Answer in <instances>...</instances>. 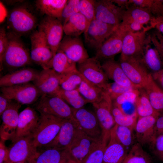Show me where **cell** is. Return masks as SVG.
Masks as SVG:
<instances>
[{"instance_id":"1","label":"cell","mask_w":163,"mask_h":163,"mask_svg":"<svg viewBox=\"0 0 163 163\" xmlns=\"http://www.w3.org/2000/svg\"><path fill=\"white\" fill-rule=\"evenodd\" d=\"M65 120L53 116L40 115L31 134L34 143L38 149L47 147L52 142Z\"/></svg>"},{"instance_id":"2","label":"cell","mask_w":163,"mask_h":163,"mask_svg":"<svg viewBox=\"0 0 163 163\" xmlns=\"http://www.w3.org/2000/svg\"><path fill=\"white\" fill-rule=\"evenodd\" d=\"M8 43L3 59L4 63L11 68H20L32 61L30 54L21 40V37L10 32L7 33Z\"/></svg>"},{"instance_id":"3","label":"cell","mask_w":163,"mask_h":163,"mask_svg":"<svg viewBox=\"0 0 163 163\" xmlns=\"http://www.w3.org/2000/svg\"><path fill=\"white\" fill-rule=\"evenodd\" d=\"M35 110L40 115L53 116L68 120L73 117V108L60 97L43 95L36 104Z\"/></svg>"},{"instance_id":"4","label":"cell","mask_w":163,"mask_h":163,"mask_svg":"<svg viewBox=\"0 0 163 163\" xmlns=\"http://www.w3.org/2000/svg\"><path fill=\"white\" fill-rule=\"evenodd\" d=\"M37 153L38 149L34 143L31 134L12 142V145L8 149L5 163H33Z\"/></svg>"},{"instance_id":"5","label":"cell","mask_w":163,"mask_h":163,"mask_svg":"<svg viewBox=\"0 0 163 163\" xmlns=\"http://www.w3.org/2000/svg\"><path fill=\"white\" fill-rule=\"evenodd\" d=\"M31 48L30 56L32 61L40 66L43 69L51 68L53 57L43 33L40 30L30 35Z\"/></svg>"},{"instance_id":"6","label":"cell","mask_w":163,"mask_h":163,"mask_svg":"<svg viewBox=\"0 0 163 163\" xmlns=\"http://www.w3.org/2000/svg\"><path fill=\"white\" fill-rule=\"evenodd\" d=\"M37 23L34 15L23 7L12 9L7 17V24L11 32L20 37L33 30Z\"/></svg>"},{"instance_id":"7","label":"cell","mask_w":163,"mask_h":163,"mask_svg":"<svg viewBox=\"0 0 163 163\" xmlns=\"http://www.w3.org/2000/svg\"><path fill=\"white\" fill-rule=\"evenodd\" d=\"M112 100L105 91L99 101L92 104L101 129L102 139L107 141H109L110 131L116 124L112 113Z\"/></svg>"},{"instance_id":"8","label":"cell","mask_w":163,"mask_h":163,"mask_svg":"<svg viewBox=\"0 0 163 163\" xmlns=\"http://www.w3.org/2000/svg\"><path fill=\"white\" fill-rule=\"evenodd\" d=\"M119 26L95 19L90 22L84 33L85 43L88 47L96 50Z\"/></svg>"},{"instance_id":"9","label":"cell","mask_w":163,"mask_h":163,"mask_svg":"<svg viewBox=\"0 0 163 163\" xmlns=\"http://www.w3.org/2000/svg\"><path fill=\"white\" fill-rule=\"evenodd\" d=\"M142 58L120 57L119 62L129 79L138 88H144L151 75Z\"/></svg>"},{"instance_id":"10","label":"cell","mask_w":163,"mask_h":163,"mask_svg":"<svg viewBox=\"0 0 163 163\" xmlns=\"http://www.w3.org/2000/svg\"><path fill=\"white\" fill-rule=\"evenodd\" d=\"M101 139H93L78 128L72 142L67 149L72 163H82Z\"/></svg>"},{"instance_id":"11","label":"cell","mask_w":163,"mask_h":163,"mask_svg":"<svg viewBox=\"0 0 163 163\" xmlns=\"http://www.w3.org/2000/svg\"><path fill=\"white\" fill-rule=\"evenodd\" d=\"M38 30L44 34L54 56L58 50L62 40L64 30L61 21L46 15L40 22Z\"/></svg>"},{"instance_id":"12","label":"cell","mask_w":163,"mask_h":163,"mask_svg":"<svg viewBox=\"0 0 163 163\" xmlns=\"http://www.w3.org/2000/svg\"><path fill=\"white\" fill-rule=\"evenodd\" d=\"M0 91L8 99L21 105L33 104L40 95L34 85L29 82L1 87Z\"/></svg>"},{"instance_id":"13","label":"cell","mask_w":163,"mask_h":163,"mask_svg":"<svg viewBox=\"0 0 163 163\" xmlns=\"http://www.w3.org/2000/svg\"><path fill=\"white\" fill-rule=\"evenodd\" d=\"M73 110V118L78 128L93 139H101V129L95 112L83 107Z\"/></svg>"},{"instance_id":"14","label":"cell","mask_w":163,"mask_h":163,"mask_svg":"<svg viewBox=\"0 0 163 163\" xmlns=\"http://www.w3.org/2000/svg\"><path fill=\"white\" fill-rule=\"evenodd\" d=\"M78 69L87 80L104 91L109 83L108 78L100 61L95 56L89 58L78 64Z\"/></svg>"},{"instance_id":"15","label":"cell","mask_w":163,"mask_h":163,"mask_svg":"<svg viewBox=\"0 0 163 163\" xmlns=\"http://www.w3.org/2000/svg\"><path fill=\"white\" fill-rule=\"evenodd\" d=\"M149 30L147 27L138 32H125L120 57H142L147 37L146 32Z\"/></svg>"},{"instance_id":"16","label":"cell","mask_w":163,"mask_h":163,"mask_svg":"<svg viewBox=\"0 0 163 163\" xmlns=\"http://www.w3.org/2000/svg\"><path fill=\"white\" fill-rule=\"evenodd\" d=\"M126 10L117 6L111 0L95 1V19L110 25L119 26Z\"/></svg>"},{"instance_id":"17","label":"cell","mask_w":163,"mask_h":163,"mask_svg":"<svg viewBox=\"0 0 163 163\" xmlns=\"http://www.w3.org/2000/svg\"><path fill=\"white\" fill-rule=\"evenodd\" d=\"M21 104L11 100L8 106L2 114V123L0 128L1 140H11L16 130L19 113L18 110Z\"/></svg>"},{"instance_id":"18","label":"cell","mask_w":163,"mask_h":163,"mask_svg":"<svg viewBox=\"0 0 163 163\" xmlns=\"http://www.w3.org/2000/svg\"><path fill=\"white\" fill-rule=\"evenodd\" d=\"M125 33L119 26L96 50L95 57L100 61H103L114 58L121 53Z\"/></svg>"},{"instance_id":"19","label":"cell","mask_w":163,"mask_h":163,"mask_svg":"<svg viewBox=\"0 0 163 163\" xmlns=\"http://www.w3.org/2000/svg\"><path fill=\"white\" fill-rule=\"evenodd\" d=\"M58 50L62 51L68 58L78 64L89 58L79 37L66 35L62 39Z\"/></svg>"},{"instance_id":"20","label":"cell","mask_w":163,"mask_h":163,"mask_svg":"<svg viewBox=\"0 0 163 163\" xmlns=\"http://www.w3.org/2000/svg\"><path fill=\"white\" fill-rule=\"evenodd\" d=\"M33 82L41 96L55 95L61 88L59 75L52 69H43Z\"/></svg>"},{"instance_id":"21","label":"cell","mask_w":163,"mask_h":163,"mask_svg":"<svg viewBox=\"0 0 163 163\" xmlns=\"http://www.w3.org/2000/svg\"><path fill=\"white\" fill-rule=\"evenodd\" d=\"M40 118L34 109L27 107L19 113L17 126L12 142L17 139L32 134Z\"/></svg>"},{"instance_id":"22","label":"cell","mask_w":163,"mask_h":163,"mask_svg":"<svg viewBox=\"0 0 163 163\" xmlns=\"http://www.w3.org/2000/svg\"><path fill=\"white\" fill-rule=\"evenodd\" d=\"M157 118L153 116L138 117L134 129L137 143L142 146L153 141L156 138L155 127Z\"/></svg>"},{"instance_id":"23","label":"cell","mask_w":163,"mask_h":163,"mask_svg":"<svg viewBox=\"0 0 163 163\" xmlns=\"http://www.w3.org/2000/svg\"><path fill=\"white\" fill-rule=\"evenodd\" d=\"M78 128L73 117L65 120L55 139L46 147H54L62 150L67 149L72 142Z\"/></svg>"},{"instance_id":"24","label":"cell","mask_w":163,"mask_h":163,"mask_svg":"<svg viewBox=\"0 0 163 163\" xmlns=\"http://www.w3.org/2000/svg\"><path fill=\"white\" fill-rule=\"evenodd\" d=\"M155 20L150 8H141L131 4L125 11L120 24L135 23L143 25L149 24L154 28Z\"/></svg>"},{"instance_id":"25","label":"cell","mask_w":163,"mask_h":163,"mask_svg":"<svg viewBox=\"0 0 163 163\" xmlns=\"http://www.w3.org/2000/svg\"><path fill=\"white\" fill-rule=\"evenodd\" d=\"M128 151L118 141L114 126L110 132L102 163H123Z\"/></svg>"},{"instance_id":"26","label":"cell","mask_w":163,"mask_h":163,"mask_svg":"<svg viewBox=\"0 0 163 163\" xmlns=\"http://www.w3.org/2000/svg\"><path fill=\"white\" fill-rule=\"evenodd\" d=\"M39 73L30 68H25L6 74L0 78V87H6L34 82Z\"/></svg>"},{"instance_id":"27","label":"cell","mask_w":163,"mask_h":163,"mask_svg":"<svg viewBox=\"0 0 163 163\" xmlns=\"http://www.w3.org/2000/svg\"><path fill=\"white\" fill-rule=\"evenodd\" d=\"M150 36H147L141 60L149 73L151 75L163 69V61L157 50L152 46Z\"/></svg>"},{"instance_id":"28","label":"cell","mask_w":163,"mask_h":163,"mask_svg":"<svg viewBox=\"0 0 163 163\" xmlns=\"http://www.w3.org/2000/svg\"><path fill=\"white\" fill-rule=\"evenodd\" d=\"M102 66L108 79L124 86L138 88L129 80L119 62L115 61L114 58L103 61Z\"/></svg>"},{"instance_id":"29","label":"cell","mask_w":163,"mask_h":163,"mask_svg":"<svg viewBox=\"0 0 163 163\" xmlns=\"http://www.w3.org/2000/svg\"><path fill=\"white\" fill-rule=\"evenodd\" d=\"M38 151L33 163H72L67 149L46 147Z\"/></svg>"},{"instance_id":"30","label":"cell","mask_w":163,"mask_h":163,"mask_svg":"<svg viewBox=\"0 0 163 163\" xmlns=\"http://www.w3.org/2000/svg\"><path fill=\"white\" fill-rule=\"evenodd\" d=\"M67 0H37L35 2L37 9L46 15L61 21L63 10Z\"/></svg>"},{"instance_id":"31","label":"cell","mask_w":163,"mask_h":163,"mask_svg":"<svg viewBox=\"0 0 163 163\" xmlns=\"http://www.w3.org/2000/svg\"><path fill=\"white\" fill-rule=\"evenodd\" d=\"M88 22L85 18L79 12L75 14L64 21V32L66 35L79 37L84 33L88 26Z\"/></svg>"},{"instance_id":"32","label":"cell","mask_w":163,"mask_h":163,"mask_svg":"<svg viewBox=\"0 0 163 163\" xmlns=\"http://www.w3.org/2000/svg\"><path fill=\"white\" fill-rule=\"evenodd\" d=\"M143 88L154 109L160 114H163V89L157 84L151 74Z\"/></svg>"},{"instance_id":"33","label":"cell","mask_w":163,"mask_h":163,"mask_svg":"<svg viewBox=\"0 0 163 163\" xmlns=\"http://www.w3.org/2000/svg\"><path fill=\"white\" fill-rule=\"evenodd\" d=\"M51 68L59 75L69 73L78 70L76 63L68 58L60 50H58L53 57Z\"/></svg>"},{"instance_id":"34","label":"cell","mask_w":163,"mask_h":163,"mask_svg":"<svg viewBox=\"0 0 163 163\" xmlns=\"http://www.w3.org/2000/svg\"><path fill=\"white\" fill-rule=\"evenodd\" d=\"M139 89V94L135 103L136 111L138 117L153 116L158 118L160 114L152 107L145 90L143 88Z\"/></svg>"},{"instance_id":"35","label":"cell","mask_w":163,"mask_h":163,"mask_svg":"<svg viewBox=\"0 0 163 163\" xmlns=\"http://www.w3.org/2000/svg\"><path fill=\"white\" fill-rule=\"evenodd\" d=\"M77 89L87 103L92 104L99 101L104 92L103 89L91 83L84 77Z\"/></svg>"},{"instance_id":"36","label":"cell","mask_w":163,"mask_h":163,"mask_svg":"<svg viewBox=\"0 0 163 163\" xmlns=\"http://www.w3.org/2000/svg\"><path fill=\"white\" fill-rule=\"evenodd\" d=\"M123 163H152L149 155L139 143H135L128 152Z\"/></svg>"},{"instance_id":"37","label":"cell","mask_w":163,"mask_h":163,"mask_svg":"<svg viewBox=\"0 0 163 163\" xmlns=\"http://www.w3.org/2000/svg\"><path fill=\"white\" fill-rule=\"evenodd\" d=\"M62 98L68 104L75 109L83 107L87 102L80 94L78 89L66 91L61 88L55 95Z\"/></svg>"},{"instance_id":"38","label":"cell","mask_w":163,"mask_h":163,"mask_svg":"<svg viewBox=\"0 0 163 163\" xmlns=\"http://www.w3.org/2000/svg\"><path fill=\"white\" fill-rule=\"evenodd\" d=\"M59 75L60 88L66 91L77 89L84 78L78 69L69 73Z\"/></svg>"},{"instance_id":"39","label":"cell","mask_w":163,"mask_h":163,"mask_svg":"<svg viewBox=\"0 0 163 163\" xmlns=\"http://www.w3.org/2000/svg\"><path fill=\"white\" fill-rule=\"evenodd\" d=\"M116 135L119 142L128 151L135 143L133 134V130L126 126L115 124Z\"/></svg>"},{"instance_id":"40","label":"cell","mask_w":163,"mask_h":163,"mask_svg":"<svg viewBox=\"0 0 163 163\" xmlns=\"http://www.w3.org/2000/svg\"><path fill=\"white\" fill-rule=\"evenodd\" d=\"M108 142L102 139L82 163H102L104 152Z\"/></svg>"},{"instance_id":"41","label":"cell","mask_w":163,"mask_h":163,"mask_svg":"<svg viewBox=\"0 0 163 163\" xmlns=\"http://www.w3.org/2000/svg\"><path fill=\"white\" fill-rule=\"evenodd\" d=\"M94 0H80L79 12L86 19L88 26L95 18V3Z\"/></svg>"},{"instance_id":"42","label":"cell","mask_w":163,"mask_h":163,"mask_svg":"<svg viewBox=\"0 0 163 163\" xmlns=\"http://www.w3.org/2000/svg\"><path fill=\"white\" fill-rule=\"evenodd\" d=\"M136 88H138L124 86L114 82L109 83L104 91L109 95L112 101H113L122 94Z\"/></svg>"},{"instance_id":"43","label":"cell","mask_w":163,"mask_h":163,"mask_svg":"<svg viewBox=\"0 0 163 163\" xmlns=\"http://www.w3.org/2000/svg\"><path fill=\"white\" fill-rule=\"evenodd\" d=\"M139 88L125 92L120 95L112 102L120 107L126 104L135 105V103L139 94Z\"/></svg>"},{"instance_id":"44","label":"cell","mask_w":163,"mask_h":163,"mask_svg":"<svg viewBox=\"0 0 163 163\" xmlns=\"http://www.w3.org/2000/svg\"><path fill=\"white\" fill-rule=\"evenodd\" d=\"M136 113L129 115L123 113L114 117L115 124L134 130L138 118Z\"/></svg>"},{"instance_id":"45","label":"cell","mask_w":163,"mask_h":163,"mask_svg":"<svg viewBox=\"0 0 163 163\" xmlns=\"http://www.w3.org/2000/svg\"><path fill=\"white\" fill-rule=\"evenodd\" d=\"M80 0H69L64 7L62 14L61 20L64 22L72 15L79 13Z\"/></svg>"},{"instance_id":"46","label":"cell","mask_w":163,"mask_h":163,"mask_svg":"<svg viewBox=\"0 0 163 163\" xmlns=\"http://www.w3.org/2000/svg\"><path fill=\"white\" fill-rule=\"evenodd\" d=\"M8 43L7 33L4 27L0 30V70L3 68V59L5 53L8 47Z\"/></svg>"},{"instance_id":"47","label":"cell","mask_w":163,"mask_h":163,"mask_svg":"<svg viewBox=\"0 0 163 163\" xmlns=\"http://www.w3.org/2000/svg\"><path fill=\"white\" fill-rule=\"evenodd\" d=\"M149 35L152 44L158 51L163 61V36L157 30Z\"/></svg>"},{"instance_id":"48","label":"cell","mask_w":163,"mask_h":163,"mask_svg":"<svg viewBox=\"0 0 163 163\" xmlns=\"http://www.w3.org/2000/svg\"><path fill=\"white\" fill-rule=\"evenodd\" d=\"M151 144L153 152L163 161V134L156 137Z\"/></svg>"},{"instance_id":"49","label":"cell","mask_w":163,"mask_h":163,"mask_svg":"<svg viewBox=\"0 0 163 163\" xmlns=\"http://www.w3.org/2000/svg\"><path fill=\"white\" fill-rule=\"evenodd\" d=\"M150 9L155 18L163 17V0H153Z\"/></svg>"},{"instance_id":"50","label":"cell","mask_w":163,"mask_h":163,"mask_svg":"<svg viewBox=\"0 0 163 163\" xmlns=\"http://www.w3.org/2000/svg\"><path fill=\"white\" fill-rule=\"evenodd\" d=\"M130 5L132 4L142 8H150L153 0H129Z\"/></svg>"},{"instance_id":"51","label":"cell","mask_w":163,"mask_h":163,"mask_svg":"<svg viewBox=\"0 0 163 163\" xmlns=\"http://www.w3.org/2000/svg\"><path fill=\"white\" fill-rule=\"evenodd\" d=\"M155 130L156 137L163 134V114H160L157 119Z\"/></svg>"},{"instance_id":"52","label":"cell","mask_w":163,"mask_h":163,"mask_svg":"<svg viewBox=\"0 0 163 163\" xmlns=\"http://www.w3.org/2000/svg\"><path fill=\"white\" fill-rule=\"evenodd\" d=\"M5 95L1 93L0 94V115L1 116L7 108L11 101Z\"/></svg>"},{"instance_id":"53","label":"cell","mask_w":163,"mask_h":163,"mask_svg":"<svg viewBox=\"0 0 163 163\" xmlns=\"http://www.w3.org/2000/svg\"><path fill=\"white\" fill-rule=\"evenodd\" d=\"M4 141L0 140V163H5L8 153V149L6 147Z\"/></svg>"},{"instance_id":"54","label":"cell","mask_w":163,"mask_h":163,"mask_svg":"<svg viewBox=\"0 0 163 163\" xmlns=\"http://www.w3.org/2000/svg\"><path fill=\"white\" fill-rule=\"evenodd\" d=\"M112 2L118 7L126 10L130 4L128 0H111Z\"/></svg>"},{"instance_id":"55","label":"cell","mask_w":163,"mask_h":163,"mask_svg":"<svg viewBox=\"0 0 163 163\" xmlns=\"http://www.w3.org/2000/svg\"><path fill=\"white\" fill-rule=\"evenodd\" d=\"M154 24L157 30L163 34V17L155 18Z\"/></svg>"},{"instance_id":"56","label":"cell","mask_w":163,"mask_h":163,"mask_svg":"<svg viewBox=\"0 0 163 163\" xmlns=\"http://www.w3.org/2000/svg\"><path fill=\"white\" fill-rule=\"evenodd\" d=\"M152 76L154 80L157 82L163 89V69Z\"/></svg>"},{"instance_id":"57","label":"cell","mask_w":163,"mask_h":163,"mask_svg":"<svg viewBox=\"0 0 163 163\" xmlns=\"http://www.w3.org/2000/svg\"><path fill=\"white\" fill-rule=\"evenodd\" d=\"M25 163L21 162H16V163Z\"/></svg>"}]
</instances>
